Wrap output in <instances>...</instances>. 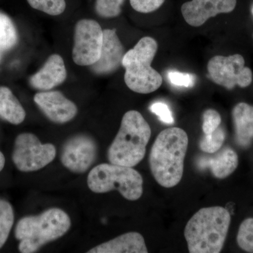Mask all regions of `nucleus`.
<instances>
[{
    "mask_svg": "<svg viewBox=\"0 0 253 253\" xmlns=\"http://www.w3.org/2000/svg\"><path fill=\"white\" fill-rule=\"evenodd\" d=\"M188 145L187 134L181 128H167L158 134L150 152L149 166L159 185L169 189L180 182Z\"/></svg>",
    "mask_w": 253,
    "mask_h": 253,
    "instance_id": "obj_1",
    "label": "nucleus"
},
{
    "mask_svg": "<svg viewBox=\"0 0 253 253\" xmlns=\"http://www.w3.org/2000/svg\"><path fill=\"white\" fill-rule=\"evenodd\" d=\"M230 223V213L221 206L199 210L189 219L184 229L189 253H220Z\"/></svg>",
    "mask_w": 253,
    "mask_h": 253,
    "instance_id": "obj_2",
    "label": "nucleus"
},
{
    "mask_svg": "<svg viewBox=\"0 0 253 253\" xmlns=\"http://www.w3.org/2000/svg\"><path fill=\"white\" fill-rule=\"evenodd\" d=\"M71 226L67 213L57 208L21 218L14 231L15 237L19 241L18 250L22 253H36L42 246L64 236Z\"/></svg>",
    "mask_w": 253,
    "mask_h": 253,
    "instance_id": "obj_3",
    "label": "nucleus"
},
{
    "mask_svg": "<svg viewBox=\"0 0 253 253\" xmlns=\"http://www.w3.org/2000/svg\"><path fill=\"white\" fill-rule=\"evenodd\" d=\"M151 136V126L142 115L134 110L127 111L108 149L110 163L131 168L136 166L144 159Z\"/></svg>",
    "mask_w": 253,
    "mask_h": 253,
    "instance_id": "obj_4",
    "label": "nucleus"
},
{
    "mask_svg": "<svg viewBox=\"0 0 253 253\" xmlns=\"http://www.w3.org/2000/svg\"><path fill=\"white\" fill-rule=\"evenodd\" d=\"M157 51V42L151 37H144L125 54L122 61L126 68L125 83L131 91L149 94L162 84V76L151 66Z\"/></svg>",
    "mask_w": 253,
    "mask_h": 253,
    "instance_id": "obj_5",
    "label": "nucleus"
},
{
    "mask_svg": "<svg viewBox=\"0 0 253 253\" xmlns=\"http://www.w3.org/2000/svg\"><path fill=\"white\" fill-rule=\"evenodd\" d=\"M142 176L131 167L103 163L89 172L87 186L92 192L104 194L117 190L125 199L134 201L143 194Z\"/></svg>",
    "mask_w": 253,
    "mask_h": 253,
    "instance_id": "obj_6",
    "label": "nucleus"
},
{
    "mask_svg": "<svg viewBox=\"0 0 253 253\" xmlns=\"http://www.w3.org/2000/svg\"><path fill=\"white\" fill-rule=\"evenodd\" d=\"M56 147L51 144H42L32 133H22L15 139L12 161L18 170L36 172L54 161Z\"/></svg>",
    "mask_w": 253,
    "mask_h": 253,
    "instance_id": "obj_7",
    "label": "nucleus"
},
{
    "mask_svg": "<svg viewBox=\"0 0 253 253\" xmlns=\"http://www.w3.org/2000/svg\"><path fill=\"white\" fill-rule=\"evenodd\" d=\"M104 30L97 21L82 19L75 28L72 56L76 64L81 66H92L101 55Z\"/></svg>",
    "mask_w": 253,
    "mask_h": 253,
    "instance_id": "obj_8",
    "label": "nucleus"
},
{
    "mask_svg": "<svg viewBox=\"0 0 253 253\" xmlns=\"http://www.w3.org/2000/svg\"><path fill=\"white\" fill-rule=\"evenodd\" d=\"M210 77L216 84L232 89L236 85L247 87L253 81L252 71L245 66L241 55L215 56L208 63Z\"/></svg>",
    "mask_w": 253,
    "mask_h": 253,
    "instance_id": "obj_9",
    "label": "nucleus"
},
{
    "mask_svg": "<svg viewBox=\"0 0 253 253\" xmlns=\"http://www.w3.org/2000/svg\"><path fill=\"white\" fill-rule=\"evenodd\" d=\"M97 152V144L92 137L86 134H77L63 144L61 163L71 172L82 174L94 164Z\"/></svg>",
    "mask_w": 253,
    "mask_h": 253,
    "instance_id": "obj_10",
    "label": "nucleus"
},
{
    "mask_svg": "<svg viewBox=\"0 0 253 253\" xmlns=\"http://www.w3.org/2000/svg\"><path fill=\"white\" fill-rule=\"evenodd\" d=\"M236 6V0H191L183 4L181 11L188 24L199 27L209 18L231 12Z\"/></svg>",
    "mask_w": 253,
    "mask_h": 253,
    "instance_id": "obj_11",
    "label": "nucleus"
},
{
    "mask_svg": "<svg viewBox=\"0 0 253 253\" xmlns=\"http://www.w3.org/2000/svg\"><path fill=\"white\" fill-rule=\"evenodd\" d=\"M33 99L46 117L58 124L70 122L78 113L77 106L59 91H41Z\"/></svg>",
    "mask_w": 253,
    "mask_h": 253,
    "instance_id": "obj_12",
    "label": "nucleus"
},
{
    "mask_svg": "<svg viewBox=\"0 0 253 253\" xmlns=\"http://www.w3.org/2000/svg\"><path fill=\"white\" fill-rule=\"evenodd\" d=\"M125 50L116 30H104L102 47L99 59L92 65L91 70L96 74L115 72L122 65Z\"/></svg>",
    "mask_w": 253,
    "mask_h": 253,
    "instance_id": "obj_13",
    "label": "nucleus"
},
{
    "mask_svg": "<svg viewBox=\"0 0 253 253\" xmlns=\"http://www.w3.org/2000/svg\"><path fill=\"white\" fill-rule=\"evenodd\" d=\"M67 78V71L63 58L59 54H52L44 66L30 79L35 89L48 91L62 84Z\"/></svg>",
    "mask_w": 253,
    "mask_h": 253,
    "instance_id": "obj_14",
    "label": "nucleus"
},
{
    "mask_svg": "<svg viewBox=\"0 0 253 253\" xmlns=\"http://www.w3.org/2000/svg\"><path fill=\"white\" fill-rule=\"evenodd\" d=\"M214 156H201L196 160V167L201 170L209 169L214 177L224 179L236 170L239 158L235 151L224 147L214 153Z\"/></svg>",
    "mask_w": 253,
    "mask_h": 253,
    "instance_id": "obj_15",
    "label": "nucleus"
},
{
    "mask_svg": "<svg viewBox=\"0 0 253 253\" xmlns=\"http://www.w3.org/2000/svg\"><path fill=\"white\" fill-rule=\"evenodd\" d=\"M88 253H147L144 237L138 232H128L98 245Z\"/></svg>",
    "mask_w": 253,
    "mask_h": 253,
    "instance_id": "obj_16",
    "label": "nucleus"
},
{
    "mask_svg": "<svg viewBox=\"0 0 253 253\" xmlns=\"http://www.w3.org/2000/svg\"><path fill=\"white\" fill-rule=\"evenodd\" d=\"M236 141L241 147H249L253 139V106L239 103L232 111Z\"/></svg>",
    "mask_w": 253,
    "mask_h": 253,
    "instance_id": "obj_17",
    "label": "nucleus"
},
{
    "mask_svg": "<svg viewBox=\"0 0 253 253\" xmlns=\"http://www.w3.org/2000/svg\"><path fill=\"white\" fill-rule=\"evenodd\" d=\"M26 113L12 91L7 86H0V118L18 126L25 121Z\"/></svg>",
    "mask_w": 253,
    "mask_h": 253,
    "instance_id": "obj_18",
    "label": "nucleus"
},
{
    "mask_svg": "<svg viewBox=\"0 0 253 253\" xmlns=\"http://www.w3.org/2000/svg\"><path fill=\"white\" fill-rule=\"evenodd\" d=\"M18 32L9 16L0 11V47L4 51L13 49L17 44Z\"/></svg>",
    "mask_w": 253,
    "mask_h": 253,
    "instance_id": "obj_19",
    "label": "nucleus"
},
{
    "mask_svg": "<svg viewBox=\"0 0 253 253\" xmlns=\"http://www.w3.org/2000/svg\"><path fill=\"white\" fill-rule=\"evenodd\" d=\"M14 222V212L8 201L0 199V249L9 238Z\"/></svg>",
    "mask_w": 253,
    "mask_h": 253,
    "instance_id": "obj_20",
    "label": "nucleus"
},
{
    "mask_svg": "<svg viewBox=\"0 0 253 253\" xmlns=\"http://www.w3.org/2000/svg\"><path fill=\"white\" fill-rule=\"evenodd\" d=\"M27 2L33 9L52 16L62 14L67 7L66 0H27Z\"/></svg>",
    "mask_w": 253,
    "mask_h": 253,
    "instance_id": "obj_21",
    "label": "nucleus"
},
{
    "mask_svg": "<svg viewBox=\"0 0 253 253\" xmlns=\"http://www.w3.org/2000/svg\"><path fill=\"white\" fill-rule=\"evenodd\" d=\"M225 136V131L219 126L212 134H204L200 140V149L206 154H214L222 147Z\"/></svg>",
    "mask_w": 253,
    "mask_h": 253,
    "instance_id": "obj_22",
    "label": "nucleus"
},
{
    "mask_svg": "<svg viewBox=\"0 0 253 253\" xmlns=\"http://www.w3.org/2000/svg\"><path fill=\"white\" fill-rule=\"evenodd\" d=\"M125 0H95L94 9L101 17H117L122 12Z\"/></svg>",
    "mask_w": 253,
    "mask_h": 253,
    "instance_id": "obj_23",
    "label": "nucleus"
},
{
    "mask_svg": "<svg viewBox=\"0 0 253 253\" xmlns=\"http://www.w3.org/2000/svg\"><path fill=\"white\" fill-rule=\"evenodd\" d=\"M237 243L241 249L253 253V218H248L241 223L238 232Z\"/></svg>",
    "mask_w": 253,
    "mask_h": 253,
    "instance_id": "obj_24",
    "label": "nucleus"
},
{
    "mask_svg": "<svg viewBox=\"0 0 253 253\" xmlns=\"http://www.w3.org/2000/svg\"><path fill=\"white\" fill-rule=\"evenodd\" d=\"M221 122V116L217 111L208 109L203 114L202 129L204 134H212L216 130Z\"/></svg>",
    "mask_w": 253,
    "mask_h": 253,
    "instance_id": "obj_25",
    "label": "nucleus"
},
{
    "mask_svg": "<svg viewBox=\"0 0 253 253\" xmlns=\"http://www.w3.org/2000/svg\"><path fill=\"white\" fill-rule=\"evenodd\" d=\"M166 0H129L131 7L143 14L154 12L159 9Z\"/></svg>",
    "mask_w": 253,
    "mask_h": 253,
    "instance_id": "obj_26",
    "label": "nucleus"
},
{
    "mask_svg": "<svg viewBox=\"0 0 253 253\" xmlns=\"http://www.w3.org/2000/svg\"><path fill=\"white\" fill-rule=\"evenodd\" d=\"M168 76L171 84L179 87H191L196 81L194 75L189 73L169 71Z\"/></svg>",
    "mask_w": 253,
    "mask_h": 253,
    "instance_id": "obj_27",
    "label": "nucleus"
},
{
    "mask_svg": "<svg viewBox=\"0 0 253 253\" xmlns=\"http://www.w3.org/2000/svg\"><path fill=\"white\" fill-rule=\"evenodd\" d=\"M151 112L156 114L161 122L166 124H173L174 118H173L172 111L169 109L167 104L163 102H156L151 105L150 107Z\"/></svg>",
    "mask_w": 253,
    "mask_h": 253,
    "instance_id": "obj_28",
    "label": "nucleus"
},
{
    "mask_svg": "<svg viewBox=\"0 0 253 253\" xmlns=\"http://www.w3.org/2000/svg\"><path fill=\"white\" fill-rule=\"evenodd\" d=\"M5 166V157L4 154L0 151V172L4 169Z\"/></svg>",
    "mask_w": 253,
    "mask_h": 253,
    "instance_id": "obj_29",
    "label": "nucleus"
},
{
    "mask_svg": "<svg viewBox=\"0 0 253 253\" xmlns=\"http://www.w3.org/2000/svg\"><path fill=\"white\" fill-rule=\"evenodd\" d=\"M3 52H4V51L0 47V62H1V58H2Z\"/></svg>",
    "mask_w": 253,
    "mask_h": 253,
    "instance_id": "obj_30",
    "label": "nucleus"
},
{
    "mask_svg": "<svg viewBox=\"0 0 253 253\" xmlns=\"http://www.w3.org/2000/svg\"><path fill=\"white\" fill-rule=\"evenodd\" d=\"M252 13H253V8H252Z\"/></svg>",
    "mask_w": 253,
    "mask_h": 253,
    "instance_id": "obj_31",
    "label": "nucleus"
}]
</instances>
